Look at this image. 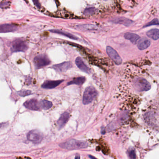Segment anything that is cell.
<instances>
[{
  "instance_id": "4dcf8cb0",
  "label": "cell",
  "mask_w": 159,
  "mask_h": 159,
  "mask_svg": "<svg viewBox=\"0 0 159 159\" xmlns=\"http://www.w3.org/2000/svg\"><path fill=\"white\" fill-rule=\"evenodd\" d=\"M27 159H30V158H27Z\"/></svg>"
},
{
  "instance_id": "6da1fadb",
  "label": "cell",
  "mask_w": 159,
  "mask_h": 159,
  "mask_svg": "<svg viewBox=\"0 0 159 159\" xmlns=\"http://www.w3.org/2000/svg\"><path fill=\"white\" fill-rule=\"evenodd\" d=\"M88 146V143L86 141L76 140H71L59 145L61 147L68 150L86 149Z\"/></svg>"
},
{
  "instance_id": "484cf974",
  "label": "cell",
  "mask_w": 159,
  "mask_h": 159,
  "mask_svg": "<svg viewBox=\"0 0 159 159\" xmlns=\"http://www.w3.org/2000/svg\"><path fill=\"white\" fill-rule=\"evenodd\" d=\"M10 2L9 1H5V2H2L0 3V8H4L7 7L10 5Z\"/></svg>"
},
{
  "instance_id": "f1b7e54d",
  "label": "cell",
  "mask_w": 159,
  "mask_h": 159,
  "mask_svg": "<svg viewBox=\"0 0 159 159\" xmlns=\"http://www.w3.org/2000/svg\"><path fill=\"white\" fill-rule=\"evenodd\" d=\"M89 158H90L91 159H97L96 158H95V157L91 156V155H89Z\"/></svg>"
},
{
  "instance_id": "7402d4cb",
  "label": "cell",
  "mask_w": 159,
  "mask_h": 159,
  "mask_svg": "<svg viewBox=\"0 0 159 159\" xmlns=\"http://www.w3.org/2000/svg\"><path fill=\"white\" fill-rule=\"evenodd\" d=\"M127 154L130 159H136V158L135 151L132 148H129L127 150Z\"/></svg>"
},
{
  "instance_id": "9c48e42d",
  "label": "cell",
  "mask_w": 159,
  "mask_h": 159,
  "mask_svg": "<svg viewBox=\"0 0 159 159\" xmlns=\"http://www.w3.org/2000/svg\"><path fill=\"white\" fill-rule=\"evenodd\" d=\"M69 119H70V114L68 112H64L63 114H61L57 122L59 129L63 128L68 122Z\"/></svg>"
},
{
  "instance_id": "d6986e66",
  "label": "cell",
  "mask_w": 159,
  "mask_h": 159,
  "mask_svg": "<svg viewBox=\"0 0 159 159\" xmlns=\"http://www.w3.org/2000/svg\"><path fill=\"white\" fill-rule=\"evenodd\" d=\"M86 81V78L84 77H79L77 78H75L72 81L69 82L68 83V85H71V84H77L78 86H81L82 84L84 83Z\"/></svg>"
},
{
  "instance_id": "ac0fdd59",
  "label": "cell",
  "mask_w": 159,
  "mask_h": 159,
  "mask_svg": "<svg viewBox=\"0 0 159 159\" xmlns=\"http://www.w3.org/2000/svg\"><path fill=\"white\" fill-rule=\"evenodd\" d=\"M147 35L149 38L154 40H157L159 38V30L158 29H154L150 30L147 33Z\"/></svg>"
},
{
  "instance_id": "603a6c76",
  "label": "cell",
  "mask_w": 159,
  "mask_h": 159,
  "mask_svg": "<svg viewBox=\"0 0 159 159\" xmlns=\"http://www.w3.org/2000/svg\"><path fill=\"white\" fill-rule=\"evenodd\" d=\"M18 95L20 96L25 97L27 96H29L32 94V92L30 90H22L17 92Z\"/></svg>"
},
{
  "instance_id": "cb8c5ba5",
  "label": "cell",
  "mask_w": 159,
  "mask_h": 159,
  "mask_svg": "<svg viewBox=\"0 0 159 159\" xmlns=\"http://www.w3.org/2000/svg\"><path fill=\"white\" fill-rule=\"evenodd\" d=\"M95 12V8H88L84 10V14L86 16H90L93 15Z\"/></svg>"
},
{
  "instance_id": "8992f818",
  "label": "cell",
  "mask_w": 159,
  "mask_h": 159,
  "mask_svg": "<svg viewBox=\"0 0 159 159\" xmlns=\"http://www.w3.org/2000/svg\"><path fill=\"white\" fill-rule=\"evenodd\" d=\"M50 61L49 58L45 55H39L37 56L34 59V64L37 69L43 68L49 65Z\"/></svg>"
},
{
  "instance_id": "4fadbf2b",
  "label": "cell",
  "mask_w": 159,
  "mask_h": 159,
  "mask_svg": "<svg viewBox=\"0 0 159 159\" xmlns=\"http://www.w3.org/2000/svg\"><path fill=\"white\" fill-rule=\"evenodd\" d=\"M75 62H76V65L80 70L87 74L91 73V71L90 69L87 66V65L84 64L83 60H82L81 57H78L76 58Z\"/></svg>"
},
{
  "instance_id": "30bf717a",
  "label": "cell",
  "mask_w": 159,
  "mask_h": 159,
  "mask_svg": "<svg viewBox=\"0 0 159 159\" xmlns=\"http://www.w3.org/2000/svg\"><path fill=\"white\" fill-rule=\"evenodd\" d=\"M63 80H47L45 81L42 85V88L46 89H51L55 88L56 87L59 86L61 83H62Z\"/></svg>"
},
{
  "instance_id": "d4e9b609",
  "label": "cell",
  "mask_w": 159,
  "mask_h": 159,
  "mask_svg": "<svg viewBox=\"0 0 159 159\" xmlns=\"http://www.w3.org/2000/svg\"><path fill=\"white\" fill-rule=\"evenodd\" d=\"M159 25V20L158 19H154L153 20L150 21L149 24L145 25L144 27H149L152 25Z\"/></svg>"
},
{
  "instance_id": "f546056e",
  "label": "cell",
  "mask_w": 159,
  "mask_h": 159,
  "mask_svg": "<svg viewBox=\"0 0 159 159\" xmlns=\"http://www.w3.org/2000/svg\"><path fill=\"white\" fill-rule=\"evenodd\" d=\"M1 124H0V128H1Z\"/></svg>"
},
{
  "instance_id": "ffe728a7",
  "label": "cell",
  "mask_w": 159,
  "mask_h": 159,
  "mask_svg": "<svg viewBox=\"0 0 159 159\" xmlns=\"http://www.w3.org/2000/svg\"><path fill=\"white\" fill-rule=\"evenodd\" d=\"M40 106L41 108H43V109L48 110L51 108L53 104L52 102L50 101L46 100H43L39 102Z\"/></svg>"
},
{
  "instance_id": "8fae6325",
  "label": "cell",
  "mask_w": 159,
  "mask_h": 159,
  "mask_svg": "<svg viewBox=\"0 0 159 159\" xmlns=\"http://www.w3.org/2000/svg\"><path fill=\"white\" fill-rule=\"evenodd\" d=\"M71 64L70 62H66L61 63L60 64H56L52 66V68L60 72H64L68 70V69H70L71 67Z\"/></svg>"
},
{
  "instance_id": "7a4b0ae2",
  "label": "cell",
  "mask_w": 159,
  "mask_h": 159,
  "mask_svg": "<svg viewBox=\"0 0 159 159\" xmlns=\"http://www.w3.org/2000/svg\"><path fill=\"white\" fill-rule=\"evenodd\" d=\"M97 91L93 86H89L86 88L84 93L83 103L84 104H88L93 100L97 95Z\"/></svg>"
},
{
  "instance_id": "277c9868",
  "label": "cell",
  "mask_w": 159,
  "mask_h": 159,
  "mask_svg": "<svg viewBox=\"0 0 159 159\" xmlns=\"http://www.w3.org/2000/svg\"><path fill=\"white\" fill-rule=\"evenodd\" d=\"M28 45L25 41L21 39H17L13 41L11 44L12 52H25L27 50Z\"/></svg>"
},
{
  "instance_id": "7c38bea8",
  "label": "cell",
  "mask_w": 159,
  "mask_h": 159,
  "mask_svg": "<svg viewBox=\"0 0 159 159\" xmlns=\"http://www.w3.org/2000/svg\"><path fill=\"white\" fill-rule=\"evenodd\" d=\"M17 27L12 24H3L0 25V33H8L17 30Z\"/></svg>"
},
{
  "instance_id": "2e32d148",
  "label": "cell",
  "mask_w": 159,
  "mask_h": 159,
  "mask_svg": "<svg viewBox=\"0 0 159 159\" xmlns=\"http://www.w3.org/2000/svg\"><path fill=\"white\" fill-rule=\"evenodd\" d=\"M50 32H52V33H54L61 35L67 37L68 38H71V39H73V40H77L78 39L77 37H76L74 35H73V34L70 33L69 32L63 31L62 30H56V29H55V30H50Z\"/></svg>"
},
{
  "instance_id": "e0dca14e",
  "label": "cell",
  "mask_w": 159,
  "mask_h": 159,
  "mask_svg": "<svg viewBox=\"0 0 159 159\" xmlns=\"http://www.w3.org/2000/svg\"><path fill=\"white\" fill-rule=\"evenodd\" d=\"M124 37L126 39L129 40L131 42L134 44H136L140 38V37H139L138 35L133 33H130V32L126 33L124 35Z\"/></svg>"
},
{
  "instance_id": "4316f807",
  "label": "cell",
  "mask_w": 159,
  "mask_h": 159,
  "mask_svg": "<svg viewBox=\"0 0 159 159\" xmlns=\"http://www.w3.org/2000/svg\"><path fill=\"white\" fill-rule=\"evenodd\" d=\"M33 2L34 4L35 5L36 7L38 8H40L41 4L38 1H33Z\"/></svg>"
},
{
  "instance_id": "5bb4252c",
  "label": "cell",
  "mask_w": 159,
  "mask_h": 159,
  "mask_svg": "<svg viewBox=\"0 0 159 159\" xmlns=\"http://www.w3.org/2000/svg\"><path fill=\"white\" fill-rule=\"evenodd\" d=\"M151 44L150 41L147 38H143L140 40L138 43V48L139 50H144L147 49Z\"/></svg>"
},
{
  "instance_id": "5b68a950",
  "label": "cell",
  "mask_w": 159,
  "mask_h": 159,
  "mask_svg": "<svg viewBox=\"0 0 159 159\" xmlns=\"http://www.w3.org/2000/svg\"><path fill=\"white\" fill-rule=\"evenodd\" d=\"M27 139L35 144H38L43 140L44 136L42 132L38 130H33L28 133Z\"/></svg>"
},
{
  "instance_id": "ba28073f",
  "label": "cell",
  "mask_w": 159,
  "mask_h": 159,
  "mask_svg": "<svg viewBox=\"0 0 159 159\" xmlns=\"http://www.w3.org/2000/svg\"><path fill=\"white\" fill-rule=\"evenodd\" d=\"M24 106L28 109L33 111H38L40 106L38 101L36 99H31L24 102Z\"/></svg>"
},
{
  "instance_id": "9a60e30c",
  "label": "cell",
  "mask_w": 159,
  "mask_h": 159,
  "mask_svg": "<svg viewBox=\"0 0 159 159\" xmlns=\"http://www.w3.org/2000/svg\"><path fill=\"white\" fill-rule=\"evenodd\" d=\"M112 21L115 24H123V25L126 26H130L133 23V21L131 20L130 19H127V18H124V17H119V18H116V19H114Z\"/></svg>"
},
{
  "instance_id": "52a82bcc",
  "label": "cell",
  "mask_w": 159,
  "mask_h": 159,
  "mask_svg": "<svg viewBox=\"0 0 159 159\" xmlns=\"http://www.w3.org/2000/svg\"><path fill=\"white\" fill-rule=\"evenodd\" d=\"M106 52L108 56H109V57L115 63V64L117 65L121 64L122 62V60L117 52L113 49V48L110 46H107L106 47Z\"/></svg>"
},
{
  "instance_id": "3957f363",
  "label": "cell",
  "mask_w": 159,
  "mask_h": 159,
  "mask_svg": "<svg viewBox=\"0 0 159 159\" xmlns=\"http://www.w3.org/2000/svg\"><path fill=\"white\" fill-rule=\"evenodd\" d=\"M133 83L135 88L140 91H147L151 89V85L145 78H136Z\"/></svg>"
},
{
  "instance_id": "44dd1931",
  "label": "cell",
  "mask_w": 159,
  "mask_h": 159,
  "mask_svg": "<svg viewBox=\"0 0 159 159\" xmlns=\"http://www.w3.org/2000/svg\"><path fill=\"white\" fill-rule=\"evenodd\" d=\"M78 29L81 30H93L97 29L96 26L91 24H84L78 26Z\"/></svg>"
},
{
  "instance_id": "83f0119b",
  "label": "cell",
  "mask_w": 159,
  "mask_h": 159,
  "mask_svg": "<svg viewBox=\"0 0 159 159\" xmlns=\"http://www.w3.org/2000/svg\"><path fill=\"white\" fill-rule=\"evenodd\" d=\"M80 159V155L79 154H77L75 156V159Z\"/></svg>"
}]
</instances>
